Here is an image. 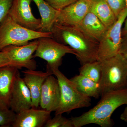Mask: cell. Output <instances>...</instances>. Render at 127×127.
<instances>
[{
	"label": "cell",
	"instance_id": "1",
	"mask_svg": "<svg viewBox=\"0 0 127 127\" xmlns=\"http://www.w3.org/2000/svg\"><path fill=\"white\" fill-rule=\"evenodd\" d=\"M51 32L52 38L75 51L76 57L81 65L98 61L99 42L88 36L77 27L56 22Z\"/></svg>",
	"mask_w": 127,
	"mask_h": 127
},
{
	"label": "cell",
	"instance_id": "2",
	"mask_svg": "<svg viewBox=\"0 0 127 127\" xmlns=\"http://www.w3.org/2000/svg\"><path fill=\"white\" fill-rule=\"evenodd\" d=\"M127 104V88L104 94L95 106L81 116L71 118L73 127L95 124L101 127L113 125L111 116L119 107Z\"/></svg>",
	"mask_w": 127,
	"mask_h": 127
},
{
	"label": "cell",
	"instance_id": "3",
	"mask_svg": "<svg viewBox=\"0 0 127 127\" xmlns=\"http://www.w3.org/2000/svg\"><path fill=\"white\" fill-rule=\"evenodd\" d=\"M102 76L99 83L101 96L111 91L127 88V61L119 53L101 61Z\"/></svg>",
	"mask_w": 127,
	"mask_h": 127
},
{
	"label": "cell",
	"instance_id": "4",
	"mask_svg": "<svg viewBox=\"0 0 127 127\" xmlns=\"http://www.w3.org/2000/svg\"><path fill=\"white\" fill-rule=\"evenodd\" d=\"M43 37H52V32L29 30L16 23L7 15L0 25V51L8 46L24 45Z\"/></svg>",
	"mask_w": 127,
	"mask_h": 127
},
{
	"label": "cell",
	"instance_id": "5",
	"mask_svg": "<svg viewBox=\"0 0 127 127\" xmlns=\"http://www.w3.org/2000/svg\"><path fill=\"white\" fill-rule=\"evenodd\" d=\"M60 86V101L55 115L69 113L74 109L91 106V98L78 91L74 83L59 69L53 71Z\"/></svg>",
	"mask_w": 127,
	"mask_h": 127
},
{
	"label": "cell",
	"instance_id": "6",
	"mask_svg": "<svg viewBox=\"0 0 127 127\" xmlns=\"http://www.w3.org/2000/svg\"><path fill=\"white\" fill-rule=\"evenodd\" d=\"M37 40L38 46L33 57L46 61V71L53 74V71L59 69L62 63L63 58L66 54L76 55L72 48L57 41L52 37H43Z\"/></svg>",
	"mask_w": 127,
	"mask_h": 127
},
{
	"label": "cell",
	"instance_id": "7",
	"mask_svg": "<svg viewBox=\"0 0 127 127\" xmlns=\"http://www.w3.org/2000/svg\"><path fill=\"white\" fill-rule=\"evenodd\" d=\"M127 15L126 8L119 14L113 25L108 29L99 42L98 61L110 58L119 53L123 26Z\"/></svg>",
	"mask_w": 127,
	"mask_h": 127
},
{
	"label": "cell",
	"instance_id": "8",
	"mask_svg": "<svg viewBox=\"0 0 127 127\" xmlns=\"http://www.w3.org/2000/svg\"><path fill=\"white\" fill-rule=\"evenodd\" d=\"M38 44L37 39L22 46L10 45L1 51L5 53L11 62V66L18 69L26 68L35 70L36 63L33 59V54L36 51Z\"/></svg>",
	"mask_w": 127,
	"mask_h": 127
},
{
	"label": "cell",
	"instance_id": "9",
	"mask_svg": "<svg viewBox=\"0 0 127 127\" xmlns=\"http://www.w3.org/2000/svg\"><path fill=\"white\" fill-rule=\"evenodd\" d=\"M32 0H13L8 15L12 20L22 26L33 31H38L41 19L35 17L31 7Z\"/></svg>",
	"mask_w": 127,
	"mask_h": 127
},
{
	"label": "cell",
	"instance_id": "10",
	"mask_svg": "<svg viewBox=\"0 0 127 127\" xmlns=\"http://www.w3.org/2000/svg\"><path fill=\"white\" fill-rule=\"evenodd\" d=\"M89 0H78L60 11L56 22L77 26L89 11Z\"/></svg>",
	"mask_w": 127,
	"mask_h": 127
},
{
	"label": "cell",
	"instance_id": "11",
	"mask_svg": "<svg viewBox=\"0 0 127 127\" xmlns=\"http://www.w3.org/2000/svg\"><path fill=\"white\" fill-rule=\"evenodd\" d=\"M52 75L49 76L43 83L40 101L42 109L51 112H55L58 107L61 96L59 82Z\"/></svg>",
	"mask_w": 127,
	"mask_h": 127
},
{
	"label": "cell",
	"instance_id": "12",
	"mask_svg": "<svg viewBox=\"0 0 127 127\" xmlns=\"http://www.w3.org/2000/svg\"><path fill=\"white\" fill-rule=\"evenodd\" d=\"M31 108V92L23 78L21 77L19 72L16 78L12 93L10 108L17 113Z\"/></svg>",
	"mask_w": 127,
	"mask_h": 127
},
{
	"label": "cell",
	"instance_id": "13",
	"mask_svg": "<svg viewBox=\"0 0 127 127\" xmlns=\"http://www.w3.org/2000/svg\"><path fill=\"white\" fill-rule=\"evenodd\" d=\"M51 112L31 108L16 113L13 127H44L51 118Z\"/></svg>",
	"mask_w": 127,
	"mask_h": 127
},
{
	"label": "cell",
	"instance_id": "14",
	"mask_svg": "<svg viewBox=\"0 0 127 127\" xmlns=\"http://www.w3.org/2000/svg\"><path fill=\"white\" fill-rule=\"evenodd\" d=\"M18 69L10 65L0 67V107L10 108L12 93Z\"/></svg>",
	"mask_w": 127,
	"mask_h": 127
},
{
	"label": "cell",
	"instance_id": "15",
	"mask_svg": "<svg viewBox=\"0 0 127 127\" xmlns=\"http://www.w3.org/2000/svg\"><path fill=\"white\" fill-rule=\"evenodd\" d=\"M23 79L31 92L32 100V108H37L40 106L41 91L43 83L52 73L35 70H27L22 71Z\"/></svg>",
	"mask_w": 127,
	"mask_h": 127
},
{
	"label": "cell",
	"instance_id": "16",
	"mask_svg": "<svg viewBox=\"0 0 127 127\" xmlns=\"http://www.w3.org/2000/svg\"><path fill=\"white\" fill-rule=\"evenodd\" d=\"M77 27L98 42L108 30L100 19L89 11Z\"/></svg>",
	"mask_w": 127,
	"mask_h": 127
},
{
	"label": "cell",
	"instance_id": "17",
	"mask_svg": "<svg viewBox=\"0 0 127 127\" xmlns=\"http://www.w3.org/2000/svg\"><path fill=\"white\" fill-rule=\"evenodd\" d=\"M36 5L41 17L39 31L50 32L56 22L60 11L57 10L45 0H32Z\"/></svg>",
	"mask_w": 127,
	"mask_h": 127
},
{
	"label": "cell",
	"instance_id": "18",
	"mask_svg": "<svg viewBox=\"0 0 127 127\" xmlns=\"http://www.w3.org/2000/svg\"><path fill=\"white\" fill-rule=\"evenodd\" d=\"M89 11L95 14L107 28H109L117 18L106 0H89Z\"/></svg>",
	"mask_w": 127,
	"mask_h": 127
},
{
	"label": "cell",
	"instance_id": "19",
	"mask_svg": "<svg viewBox=\"0 0 127 127\" xmlns=\"http://www.w3.org/2000/svg\"><path fill=\"white\" fill-rule=\"evenodd\" d=\"M80 92L89 97L97 98L101 96L99 84L88 78L79 74L70 79Z\"/></svg>",
	"mask_w": 127,
	"mask_h": 127
},
{
	"label": "cell",
	"instance_id": "20",
	"mask_svg": "<svg viewBox=\"0 0 127 127\" xmlns=\"http://www.w3.org/2000/svg\"><path fill=\"white\" fill-rule=\"evenodd\" d=\"M79 74L99 83L102 76L101 62L96 61L82 65L79 69Z\"/></svg>",
	"mask_w": 127,
	"mask_h": 127
},
{
	"label": "cell",
	"instance_id": "21",
	"mask_svg": "<svg viewBox=\"0 0 127 127\" xmlns=\"http://www.w3.org/2000/svg\"><path fill=\"white\" fill-rule=\"evenodd\" d=\"M44 127H73V125L71 118H66L60 114L55 115L53 118H50Z\"/></svg>",
	"mask_w": 127,
	"mask_h": 127
},
{
	"label": "cell",
	"instance_id": "22",
	"mask_svg": "<svg viewBox=\"0 0 127 127\" xmlns=\"http://www.w3.org/2000/svg\"><path fill=\"white\" fill-rule=\"evenodd\" d=\"M16 116V113L11 109L0 107V127H12Z\"/></svg>",
	"mask_w": 127,
	"mask_h": 127
},
{
	"label": "cell",
	"instance_id": "23",
	"mask_svg": "<svg viewBox=\"0 0 127 127\" xmlns=\"http://www.w3.org/2000/svg\"><path fill=\"white\" fill-rule=\"evenodd\" d=\"M117 18L119 14L127 7L126 0H106Z\"/></svg>",
	"mask_w": 127,
	"mask_h": 127
},
{
	"label": "cell",
	"instance_id": "24",
	"mask_svg": "<svg viewBox=\"0 0 127 127\" xmlns=\"http://www.w3.org/2000/svg\"><path fill=\"white\" fill-rule=\"evenodd\" d=\"M52 6L60 11L78 0H45Z\"/></svg>",
	"mask_w": 127,
	"mask_h": 127
},
{
	"label": "cell",
	"instance_id": "25",
	"mask_svg": "<svg viewBox=\"0 0 127 127\" xmlns=\"http://www.w3.org/2000/svg\"><path fill=\"white\" fill-rule=\"evenodd\" d=\"M13 0H0V25L8 15Z\"/></svg>",
	"mask_w": 127,
	"mask_h": 127
},
{
	"label": "cell",
	"instance_id": "26",
	"mask_svg": "<svg viewBox=\"0 0 127 127\" xmlns=\"http://www.w3.org/2000/svg\"><path fill=\"white\" fill-rule=\"evenodd\" d=\"M119 53L127 61V33L122 35Z\"/></svg>",
	"mask_w": 127,
	"mask_h": 127
},
{
	"label": "cell",
	"instance_id": "27",
	"mask_svg": "<svg viewBox=\"0 0 127 127\" xmlns=\"http://www.w3.org/2000/svg\"><path fill=\"white\" fill-rule=\"evenodd\" d=\"M11 66V62L5 53L0 51V67L6 66Z\"/></svg>",
	"mask_w": 127,
	"mask_h": 127
},
{
	"label": "cell",
	"instance_id": "28",
	"mask_svg": "<svg viewBox=\"0 0 127 127\" xmlns=\"http://www.w3.org/2000/svg\"><path fill=\"white\" fill-rule=\"evenodd\" d=\"M127 107H125L122 113L121 114L120 118L125 122L127 123Z\"/></svg>",
	"mask_w": 127,
	"mask_h": 127
},
{
	"label": "cell",
	"instance_id": "29",
	"mask_svg": "<svg viewBox=\"0 0 127 127\" xmlns=\"http://www.w3.org/2000/svg\"></svg>",
	"mask_w": 127,
	"mask_h": 127
}]
</instances>
